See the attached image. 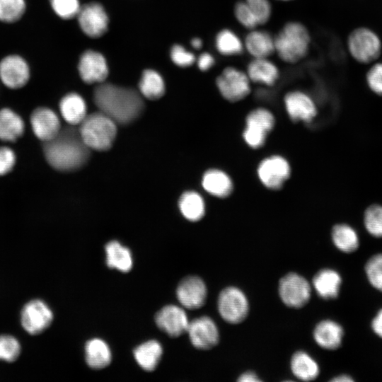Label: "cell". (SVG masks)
Returning <instances> with one entry per match:
<instances>
[{
    "instance_id": "6da1fadb",
    "label": "cell",
    "mask_w": 382,
    "mask_h": 382,
    "mask_svg": "<svg viewBox=\"0 0 382 382\" xmlns=\"http://www.w3.org/2000/svg\"><path fill=\"white\" fill-rule=\"evenodd\" d=\"M93 100L100 112L117 125H127L141 114L144 104L140 94L132 88L101 83L94 90Z\"/></svg>"
},
{
    "instance_id": "7a4b0ae2",
    "label": "cell",
    "mask_w": 382,
    "mask_h": 382,
    "mask_svg": "<svg viewBox=\"0 0 382 382\" xmlns=\"http://www.w3.org/2000/svg\"><path fill=\"white\" fill-rule=\"evenodd\" d=\"M44 153L49 164L60 171H72L81 168L88 161L90 149L74 126L60 129L52 139L45 141Z\"/></svg>"
},
{
    "instance_id": "3957f363",
    "label": "cell",
    "mask_w": 382,
    "mask_h": 382,
    "mask_svg": "<svg viewBox=\"0 0 382 382\" xmlns=\"http://www.w3.org/2000/svg\"><path fill=\"white\" fill-rule=\"evenodd\" d=\"M275 52L279 58L294 64L308 53L311 37L304 25L291 21L286 23L274 37Z\"/></svg>"
},
{
    "instance_id": "277c9868",
    "label": "cell",
    "mask_w": 382,
    "mask_h": 382,
    "mask_svg": "<svg viewBox=\"0 0 382 382\" xmlns=\"http://www.w3.org/2000/svg\"><path fill=\"white\" fill-rule=\"evenodd\" d=\"M78 129L86 145L97 151L110 149L117 134V124L100 111L86 115Z\"/></svg>"
},
{
    "instance_id": "5b68a950",
    "label": "cell",
    "mask_w": 382,
    "mask_h": 382,
    "mask_svg": "<svg viewBox=\"0 0 382 382\" xmlns=\"http://www.w3.org/2000/svg\"><path fill=\"white\" fill-rule=\"evenodd\" d=\"M347 49L356 62L371 64L381 54L382 41L374 30L365 26L358 27L348 35Z\"/></svg>"
},
{
    "instance_id": "8992f818",
    "label": "cell",
    "mask_w": 382,
    "mask_h": 382,
    "mask_svg": "<svg viewBox=\"0 0 382 382\" xmlns=\"http://www.w3.org/2000/svg\"><path fill=\"white\" fill-rule=\"evenodd\" d=\"M217 306L221 318L231 324L243 322L248 315L249 304L246 296L235 286L226 287L220 292Z\"/></svg>"
},
{
    "instance_id": "52a82bcc",
    "label": "cell",
    "mask_w": 382,
    "mask_h": 382,
    "mask_svg": "<svg viewBox=\"0 0 382 382\" xmlns=\"http://www.w3.org/2000/svg\"><path fill=\"white\" fill-rule=\"evenodd\" d=\"M311 288L301 275L290 272L279 282V294L282 302L290 308H300L310 300Z\"/></svg>"
},
{
    "instance_id": "ba28073f",
    "label": "cell",
    "mask_w": 382,
    "mask_h": 382,
    "mask_svg": "<svg viewBox=\"0 0 382 382\" xmlns=\"http://www.w3.org/2000/svg\"><path fill=\"white\" fill-rule=\"evenodd\" d=\"M274 125V116L268 110L257 108L252 110L246 117V127L243 131L245 141L253 149L261 147Z\"/></svg>"
},
{
    "instance_id": "9c48e42d",
    "label": "cell",
    "mask_w": 382,
    "mask_h": 382,
    "mask_svg": "<svg viewBox=\"0 0 382 382\" xmlns=\"http://www.w3.org/2000/svg\"><path fill=\"white\" fill-rule=\"evenodd\" d=\"M216 83L221 96L230 102L239 101L250 92L248 75L232 66L223 70L217 77Z\"/></svg>"
},
{
    "instance_id": "30bf717a",
    "label": "cell",
    "mask_w": 382,
    "mask_h": 382,
    "mask_svg": "<svg viewBox=\"0 0 382 382\" xmlns=\"http://www.w3.org/2000/svg\"><path fill=\"white\" fill-rule=\"evenodd\" d=\"M52 319V311L40 299L28 302L21 314V325L30 335H37L45 331L50 325Z\"/></svg>"
},
{
    "instance_id": "8fae6325",
    "label": "cell",
    "mask_w": 382,
    "mask_h": 382,
    "mask_svg": "<svg viewBox=\"0 0 382 382\" xmlns=\"http://www.w3.org/2000/svg\"><path fill=\"white\" fill-rule=\"evenodd\" d=\"M287 161L280 156H272L262 160L257 168L262 183L269 189L279 190L290 175Z\"/></svg>"
},
{
    "instance_id": "7c38bea8",
    "label": "cell",
    "mask_w": 382,
    "mask_h": 382,
    "mask_svg": "<svg viewBox=\"0 0 382 382\" xmlns=\"http://www.w3.org/2000/svg\"><path fill=\"white\" fill-rule=\"evenodd\" d=\"M77 17L81 30L90 37H99L108 30V17L98 3L81 6Z\"/></svg>"
},
{
    "instance_id": "4fadbf2b",
    "label": "cell",
    "mask_w": 382,
    "mask_h": 382,
    "mask_svg": "<svg viewBox=\"0 0 382 382\" xmlns=\"http://www.w3.org/2000/svg\"><path fill=\"white\" fill-rule=\"evenodd\" d=\"M187 332L192 345L199 349H209L219 341V334L216 323L212 318L202 316L189 322Z\"/></svg>"
},
{
    "instance_id": "5bb4252c",
    "label": "cell",
    "mask_w": 382,
    "mask_h": 382,
    "mask_svg": "<svg viewBox=\"0 0 382 382\" xmlns=\"http://www.w3.org/2000/svg\"><path fill=\"white\" fill-rule=\"evenodd\" d=\"M30 77L27 62L20 56L9 55L0 62V79L9 88L25 86Z\"/></svg>"
},
{
    "instance_id": "9a60e30c",
    "label": "cell",
    "mask_w": 382,
    "mask_h": 382,
    "mask_svg": "<svg viewBox=\"0 0 382 382\" xmlns=\"http://www.w3.org/2000/svg\"><path fill=\"white\" fill-rule=\"evenodd\" d=\"M207 287L198 277L190 276L184 278L177 288V296L180 303L186 308H201L207 299Z\"/></svg>"
},
{
    "instance_id": "2e32d148",
    "label": "cell",
    "mask_w": 382,
    "mask_h": 382,
    "mask_svg": "<svg viewBox=\"0 0 382 382\" xmlns=\"http://www.w3.org/2000/svg\"><path fill=\"white\" fill-rule=\"evenodd\" d=\"M157 326L169 336L176 337L187 332L189 321L184 310L177 306L168 305L156 315Z\"/></svg>"
},
{
    "instance_id": "e0dca14e",
    "label": "cell",
    "mask_w": 382,
    "mask_h": 382,
    "mask_svg": "<svg viewBox=\"0 0 382 382\" xmlns=\"http://www.w3.org/2000/svg\"><path fill=\"white\" fill-rule=\"evenodd\" d=\"M79 71L87 83H101L106 79L108 68L104 57L99 52L87 50L81 56Z\"/></svg>"
},
{
    "instance_id": "ac0fdd59",
    "label": "cell",
    "mask_w": 382,
    "mask_h": 382,
    "mask_svg": "<svg viewBox=\"0 0 382 382\" xmlns=\"http://www.w3.org/2000/svg\"><path fill=\"white\" fill-rule=\"evenodd\" d=\"M30 123L35 136L44 142L53 139L61 129L58 116L47 108L35 110L30 117Z\"/></svg>"
},
{
    "instance_id": "d6986e66",
    "label": "cell",
    "mask_w": 382,
    "mask_h": 382,
    "mask_svg": "<svg viewBox=\"0 0 382 382\" xmlns=\"http://www.w3.org/2000/svg\"><path fill=\"white\" fill-rule=\"evenodd\" d=\"M286 110L290 118L296 121L310 122L317 113L312 99L301 91H291L284 97Z\"/></svg>"
},
{
    "instance_id": "ffe728a7",
    "label": "cell",
    "mask_w": 382,
    "mask_h": 382,
    "mask_svg": "<svg viewBox=\"0 0 382 382\" xmlns=\"http://www.w3.org/2000/svg\"><path fill=\"white\" fill-rule=\"evenodd\" d=\"M343 335L341 325L331 320L320 321L313 330L316 342L320 347L329 350L336 349L340 346Z\"/></svg>"
},
{
    "instance_id": "44dd1931",
    "label": "cell",
    "mask_w": 382,
    "mask_h": 382,
    "mask_svg": "<svg viewBox=\"0 0 382 382\" xmlns=\"http://www.w3.org/2000/svg\"><path fill=\"white\" fill-rule=\"evenodd\" d=\"M340 275L331 269L320 270L313 279V285L319 296L330 300L337 297L341 286Z\"/></svg>"
},
{
    "instance_id": "7402d4cb",
    "label": "cell",
    "mask_w": 382,
    "mask_h": 382,
    "mask_svg": "<svg viewBox=\"0 0 382 382\" xmlns=\"http://www.w3.org/2000/svg\"><path fill=\"white\" fill-rule=\"evenodd\" d=\"M245 47L254 58H267L275 52L274 37L265 30H252L245 39Z\"/></svg>"
},
{
    "instance_id": "603a6c76",
    "label": "cell",
    "mask_w": 382,
    "mask_h": 382,
    "mask_svg": "<svg viewBox=\"0 0 382 382\" xmlns=\"http://www.w3.org/2000/svg\"><path fill=\"white\" fill-rule=\"evenodd\" d=\"M247 75L250 81L272 86L279 78V70L267 58H255L248 65Z\"/></svg>"
},
{
    "instance_id": "cb8c5ba5",
    "label": "cell",
    "mask_w": 382,
    "mask_h": 382,
    "mask_svg": "<svg viewBox=\"0 0 382 382\" xmlns=\"http://www.w3.org/2000/svg\"><path fill=\"white\" fill-rule=\"evenodd\" d=\"M62 116L70 125L76 126L86 116V105L83 98L76 93L66 95L60 101Z\"/></svg>"
},
{
    "instance_id": "d4e9b609",
    "label": "cell",
    "mask_w": 382,
    "mask_h": 382,
    "mask_svg": "<svg viewBox=\"0 0 382 382\" xmlns=\"http://www.w3.org/2000/svg\"><path fill=\"white\" fill-rule=\"evenodd\" d=\"M202 184L207 192L220 198L228 197L233 190V183L230 177L217 169H211L205 172Z\"/></svg>"
},
{
    "instance_id": "484cf974",
    "label": "cell",
    "mask_w": 382,
    "mask_h": 382,
    "mask_svg": "<svg viewBox=\"0 0 382 382\" xmlns=\"http://www.w3.org/2000/svg\"><path fill=\"white\" fill-rule=\"evenodd\" d=\"M24 122L22 118L8 108L0 110V139L14 141L23 133Z\"/></svg>"
},
{
    "instance_id": "4316f807",
    "label": "cell",
    "mask_w": 382,
    "mask_h": 382,
    "mask_svg": "<svg viewBox=\"0 0 382 382\" xmlns=\"http://www.w3.org/2000/svg\"><path fill=\"white\" fill-rule=\"evenodd\" d=\"M291 369L296 378L304 381L315 380L320 371L316 361L303 351H298L293 354Z\"/></svg>"
},
{
    "instance_id": "83f0119b",
    "label": "cell",
    "mask_w": 382,
    "mask_h": 382,
    "mask_svg": "<svg viewBox=\"0 0 382 382\" xmlns=\"http://www.w3.org/2000/svg\"><path fill=\"white\" fill-rule=\"evenodd\" d=\"M85 350L87 364L92 369H103L111 361L109 347L100 339L95 338L87 342Z\"/></svg>"
},
{
    "instance_id": "f1b7e54d",
    "label": "cell",
    "mask_w": 382,
    "mask_h": 382,
    "mask_svg": "<svg viewBox=\"0 0 382 382\" xmlns=\"http://www.w3.org/2000/svg\"><path fill=\"white\" fill-rule=\"evenodd\" d=\"M162 347L156 340L147 341L134 351V356L137 364L145 371L155 369L162 355Z\"/></svg>"
},
{
    "instance_id": "f546056e",
    "label": "cell",
    "mask_w": 382,
    "mask_h": 382,
    "mask_svg": "<svg viewBox=\"0 0 382 382\" xmlns=\"http://www.w3.org/2000/svg\"><path fill=\"white\" fill-rule=\"evenodd\" d=\"M106 263L110 268L122 272H129L132 267V258L129 250L116 241L105 245Z\"/></svg>"
},
{
    "instance_id": "4dcf8cb0",
    "label": "cell",
    "mask_w": 382,
    "mask_h": 382,
    "mask_svg": "<svg viewBox=\"0 0 382 382\" xmlns=\"http://www.w3.org/2000/svg\"><path fill=\"white\" fill-rule=\"evenodd\" d=\"M332 239L335 245L344 253H352L359 247V237L356 231L345 224L334 226Z\"/></svg>"
},
{
    "instance_id": "1f68e13d",
    "label": "cell",
    "mask_w": 382,
    "mask_h": 382,
    "mask_svg": "<svg viewBox=\"0 0 382 382\" xmlns=\"http://www.w3.org/2000/svg\"><path fill=\"white\" fill-rule=\"evenodd\" d=\"M179 208L183 215L191 221H197L204 215L205 206L202 197L197 192L183 193L179 199Z\"/></svg>"
},
{
    "instance_id": "d6a6232c",
    "label": "cell",
    "mask_w": 382,
    "mask_h": 382,
    "mask_svg": "<svg viewBox=\"0 0 382 382\" xmlns=\"http://www.w3.org/2000/svg\"><path fill=\"white\" fill-rule=\"evenodd\" d=\"M141 94L149 99L156 100L165 93V83L161 76L154 70H145L139 84Z\"/></svg>"
},
{
    "instance_id": "836d02e7",
    "label": "cell",
    "mask_w": 382,
    "mask_h": 382,
    "mask_svg": "<svg viewBox=\"0 0 382 382\" xmlns=\"http://www.w3.org/2000/svg\"><path fill=\"white\" fill-rule=\"evenodd\" d=\"M216 47L218 51L224 55L238 54L243 51L242 42L228 29L221 30L216 35Z\"/></svg>"
},
{
    "instance_id": "e575fe53",
    "label": "cell",
    "mask_w": 382,
    "mask_h": 382,
    "mask_svg": "<svg viewBox=\"0 0 382 382\" xmlns=\"http://www.w3.org/2000/svg\"><path fill=\"white\" fill-rule=\"evenodd\" d=\"M364 224L369 234L382 238V204H374L366 209Z\"/></svg>"
},
{
    "instance_id": "d590c367",
    "label": "cell",
    "mask_w": 382,
    "mask_h": 382,
    "mask_svg": "<svg viewBox=\"0 0 382 382\" xmlns=\"http://www.w3.org/2000/svg\"><path fill=\"white\" fill-rule=\"evenodd\" d=\"M25 2L24 0H0V21L13 23L24 13Z\"/></svg>"
},
{
    "instance_id": "8d00e7d4",
    "label": "cell",
    "mask_w": 382,
    "mask_h": 382,
    "mask_svg": "<svg viewBox=\"0 0 382 382\" xmlns=\"http://www.w3.org/2000/svg\"><path fill=\"white\" fill-rule=\"evenodd\" d=\"M365 272L370 284L382 291V254L375 255L368 260Z\"/></svg>"
},
{
    "instance_id": "74e56055",
    "label": "cell",
    "mask_w": 382,
    "mask_h": 382,
    "mask_svg": "<svg viewBox=\"0 0 382 382\" xmlns=\"http://www.w3.org/2000/svg\"><path fill=\"white\" fill-rule=\"evenodd\" d=\"M21 353V345L13 336L0 335V360L12 362L17 359Z\"/></svg>"
},
{
    "instance_id": "f35d334b",
    "label": "cell",
    "mask_w": 382,
    "mask_h": 382,
    "mask_svg": "<svg viewBox=\"0 0 382 382\" xmlns=\"http://www.w3.org/2000/svg\"><path fill=\"white\" fill-rule=\"evenodd\" d=\"M365 79L368 88L376 95L382 96V62L371 64Z\"/></svg>"
},
{
    "instance_id": "ab89813d",
    "label": "cell",
    "mask_w": 382,
    "mask_h": 382,
    "mask_svg": "<svg viewBox=\"0 0 382 382\" xmlns=\"http://www.w3.org/2000/svg\"><path fill=\"white\" fill-rule=\"evenodd\" d=\"M50 4L54 12L64 19L77 16L81 8L79 0H50Z\"/></svg>"
},
{
    "instance_id": "60d3db41",
    "label": "cell",
    "mask_w": 382,
    "mask_h": 382,
    "mask_svg": "<svg viewBox=\"0 0 382 382\" xmlns=\"http://www.w3.org/2000/svg\"><path fill=\"white\" fill-rule=\"evenodd\" d=\"M253 12L259 25L266 23L272 14V6L268 0H244Z\"/></svg>"
},
{
    "instance_id": "b9f144b4",
    "label": "cell",
    "mask_w": 382,
    "mask_h": 382,
    "mask_svg": "<svg viewBox=\"0 0 382 382\" xmlns=\"http://www.w3.org/2000/svg\"><path fill=\"white\" fill-rule=\"evenodd\" d=\"M234 14L237 21L246 28L253 29L259 25L245 1H239L236 4Z\"/></svg>"
},
{
    "instance_id": "7bdbcfd3",
    "label": "cell",
    "mask_w": 382,
    "mask_h": 382,
    "mask_svg": "<svg viewBox=\"0 0 382 382\" xmlns=\"http://www.w3.org/2000/svg\"><path fill=\"white\" fill-rule=\"evenodd\" d=\"M170 57L175 64L182 67L189 66L195 61L194 54L179 45H175L172 47Z\"/></svg>"
},
{
    "instance_id": "ee69618b",
    "label": "cell",
    "mask_w": 382,
    "mask_h": 382,
    "mask_svg": "<svg viewBox=\"0 0 382 382\" xmlns=\"http://www.w3.org/2000/svg\"><path fill=\"white\" fill-rule=\"evenodd\" d=\"M16 162V155L12 149L8 147H0V175L8 173Z\"/></svg>"
},
{
    "instance_id": "f6af8a7d",
    "label": "cell",
    "mask_w": 382,
    "mask_h": 382,
    "mask_svg": "<svg viewBox=\"0 0 382 382\" xmlns=\"http://www.w3.org/2000/svg\"><path fill=\"white\" fill-rule=\"evenodd\" d=\"M197 64L200 70L207 71L214 64V59L209 53L204 52L199 56Z\"/></svg>"
},
{
    "instance_id": "bcb514c9",
    "label": "cell",
    "mask_w": 382,
    "mask_h": 382,
    "mask_svg": "<svg viewBox=\"0 0 382 382\" xmlns=\"http://www.w3.org/2000/svg\"><path fill=\"white\" fill-rule=\"evenodd\" d=\"M371 327L374 332L382 337V309L378 312L376 317L373 319Z\"/></svg>"
},
{
    "instance_id": "7dc6e473",
    "label": "cell",
    "mask_w": 382,
    "mask_h": 382,
    "mask_svg": "<svg viewBox=\"0 0 382 382\" xmlns=\"http://www.w3.org/2000/svg\"><path fill=\"white\" fill-rule=\"evenodd\" d=\"M237 381L240 382H257L261 380L254 372L247 371L241 374Z\"/></svg>"
},
{
    "instance_id": "c3c4849f",
    "label": "cell",
    "mask_w": 382,
    "mask_h": 382,
    "mask_svg": "<svg viewBox=\"0 0 382 382\" xmlns=\"http://www.w3.org/2000/svg\"><path fill=\"white\" fill-rule=\"evenodd\" d=\"M331 381L333 382H350L353 381V379L347 375H340L332 378Z\"/></svg>"
},
{
    "instance_id": "681fc988",
    "label": "cell",
    "mask_w": 382,
    "mask_h": 382,
    "mask_svg": "<svg viewBox=\"0 0 382 382\" xmlns=\"http://www.w3.org/2000/svg\"><path fill=\"white\" fill-rule=\"evenodd\" d=\"M191 45L195 49H199L202 47V43L200 39L194 38L191 42Z\"/></svg>"
},
{
    "instance_id": "f907efd6",
    "label": "cell",
    "mask_w": 382,
    "mask_h": 382,
    "mask_svg": "<svg viewBox=\"0 0 382 382\" xmlns=\"http://www.w3.org/2000/svg\"><path fill=\"white\" fill-rule=\"evenodd\" d=\"M281 1H291V0H281Z\"/></svg>"
}]
</instances>
